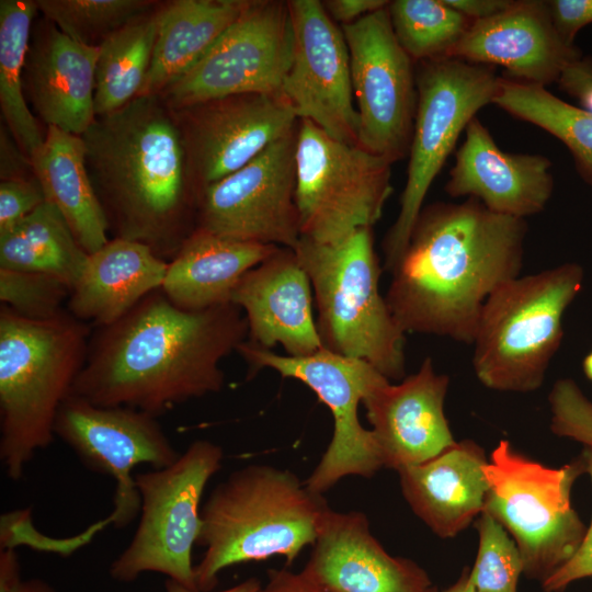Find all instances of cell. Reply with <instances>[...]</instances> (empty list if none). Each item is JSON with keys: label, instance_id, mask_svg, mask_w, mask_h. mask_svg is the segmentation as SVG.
Listing matches in <instances>:
<instances>
[{"label": "cell", "instance_id": "cell-1", "mask_svg": "<svg viewBox=\"0 0 592 592\" xmlns=\"http://www.w3.org/2000/svg\"><path fill=\"white\" fill-rule=\"evenodd\" d=\"M247 339V319L235 304L185 310L159 288L117 321L92 329L70 395L158 418L220 391V362Z\"/></svg>", "mask_w": 592, "mask_h": 592}, {"label": "cell", "instance_id": "cell-2", "mask_svg": "<svg viewBox=\"0 0 592 592\" xmlns=\"http://www.w3.org/2000/svg\"><path fill=\"white\" fill-rule=\"evenodd\" d=\"M526 234L473 197L423 207L385 296L402 331L473 344L485 303L521 272Z\"/></svg>", "mask_w": 592, "mask_h": 592}, {"label": "cell", "instance_id": "cell-3", "mask_svg": "<svg viewBox=\"0 0 592 592\" xmlns=\"http://www.w3.org/2000/svg\"><path fill=\"white\" fill-rule=\"evenodd\" d=\"M81 138L113 238L171 261L196 230L202 198L173 111L159 95L137 96L96 116Z\"/></svg>", "mask_w": 592, "mask_h": 592}, {"label": "cell", "instance_id": "cell-4", "mask_svg": "<svg viewBox=\"0 0 592 592\" xmlns=\"http://www.w3.org/2000/svg\"><path fill=\"white\" fill-rule=\"evenodd\" d=\"M330 508L289 470L252 464L218 483L202 506L197 540L204 555L196 587L209 592L224 569L274 555L291 565L314 545Z\"/></svg>", "mask_w": 592, "mask_h": 592}, {"label": "cell", "instance_id": "cell-5", "mask_svg": "<svg viewBox=\"0 0 592 592\" xmlns=\"http://www.w3.org/2000/svg\"><path fill=\"white\" fill-rule=\"evenodd\" d=\"M92 329L67 309L33 320L0 306V460L11 480H20L36 452L53 442Z\"/></svg>", "mask_w": 592, "mask_h": 592}, {"label": "cell", "instance_id": "cell-6", "mask_svg": "<svg viewBox=\"0 0 592 592\" xmlns=\"http://www.w3.org/2000/svg\"><path fill=\"white\" fill-rule=\"evenodd\" d=\"M294 251L311 284L323 349L363 360L387 379H402L406 333L379 292L372 228L332 244L301 237Z\"/></svg>", "mask_w": 592, "mask_h": 592}, {"label": "cell", "instance_id": "cell-7", "mask_svg": "<svg viewBox=\"0 0 592 592\" xmlns=\"http://www.w3.org/2000/svg\"><path fill=\"white\" fill-rule=\"evenodd\" d=\"M582 283V267L567 262L499 286L483 305L473 343L479 382L498 391L538 389L561 344L565 311Z\"/></svg>", "mask_w": 592, "mask_h": 592}, {"label": "cell", "instance_id": "cell-8", "mask_svg": "<svg viewBox=\"0 0 592 592\" xmlns=\"http://www.w3.org/2000/svg\"><path fill=\"white\" fill-rule=\"evenodd\" d=\"M485 511L510 534L522 557L523 572L542 583L567 562L587 528L571 504V490L585 473L578 459L547 467L502 440L485 466Z\"/></svg>", "mask_w": 592, "mask_h": 592}, {"label": "cell", "instance_id": "cell-9", "mask_svg": "<svg viewBox=\"0 0 592 592\" xmlns=\"http://www.w3.org/2000/svg\"><path fill=\"white\" fill-rule=\"evenodd\" d=\"M419 66L407 181L398 216L383 242L389 272L408 246L432 182L476 113L492 103L500 78L494 67L456 57L420 61Z\"/></svg>", "mask_w": 592, "mask_h": 592}, {"label": "cell", "instance_id": "cell-10", "mask_svg": "<svg viewBox=\"0 0 592 592\" xmlns=\"http://www.w3.org/2000/svg\"><path fill=\"white\" fill-rule=\"evenodd\" d=\"M223 456L219 445L196 440L172 465L135 475L140 517L128 546L110 567L114 580L132 582L144 572H159L198 590L192 550L202 530L201 500Z\"/></svg>", "mask_w": 592, "mask_h": 592}, {"label": "cell", "instance_id": "cell-11", "mask_svg": "<svg viewBox=\"0 0 592 592\" xmlns=\"http://www.w3.org/2000/svg\"><path fill=\"white\" fill-rule=\"evenodd\" d=\"M295 159L301 237L338 243L379 220L392 192L387 159L337 140L307 119L298 121Z\"/></svg>", "mask_w": 592, "mask_h": 592}, {"label": "cell", "instance_id": "cell-12", "mask_svg": "<svg viewBox=\"0 0 592 592\" xmlns=\"http://www.w3.org/2000/svg\"><path fill=\"white\" fill-rule=\"evenodd\" d=\"M237 352L248 364V378L260 369H274L284 378L305 384L329 408L333 434L305 481L310 491L322 494L346 476L372 477L384 467L373 432L358 418V405L375 387L389 380L375 367L326 349L296 357L276 354L246 340Z\"/></svg>", "mask_w": 592, "mask_h": 592}, {"label": "cell", "instance_id": "cell-13", "mask_svg": "<svg viewBox=\"0 0 592 592\" xmlns=\"http://www.w3.org/2000/svg\"><path fill=\"white\" fill-rule=\"evenodd\" d=\"M292 50L287 1L250 0L206 55L159 96L177 111L235 94H281Z\"/></svg>", "mask_w": 592, "mask_h": 592}, {"label": "cell", "instance_id": "cell-14", "mask_svg": "<svg viewBox=\"0 0 592 592\" xmlns=\"http://www.w3.org/2000/svg\"><path fill=\"white\" fill-rule=\"evenodd\" d=\"M341 30L357 103V146L394 163L411 145L418 103L413 60L394 33L388 5Z\"/></svg>", "mask_w": 592, "mask_h": 592}, {"label": "cell", "instance_id": "cell-15", "mask_svg": "<svg viewBox=\"0 0 592 592\" xmlns=\"http://www.w3.org/2000/svg\"><path fill=\"white\" fill-rule=\"evenodd\" d=\"M58 436L93 471L115 481L113 510L104 524L129 525L140 513L141 500L134 468L172 465L180 456L157 417L129 407H102L70 395L55 421Z\"/></svg>", "mask_w": 592, "mask_h": 592}, {"label": "cell", "instance_id": "cell-16", "mask_svg": "<svg viewBox=\"0 0 592 592\" xmlns=\"http://www.w3.org/2000/svg\"><path fill=\"white\" fill-rule=\"evenodd\" d=\"M296 139L297 128L241 169L208 185L201 198L196 229L294 249L301 238L295 196Z\"/></svg>", "mask_w": 592, "mask_h": 592}, {"label": "cell", "instance_id": "cell-17", "mask_svg": "<svg viewBox=\"0 0 592 592\" xmlns=\"http://www.w3.org/2000/svg\"><path fill=\"white\" fill-rule=\"evenodd\" d=\"M173 113L201 195L295 130L299 121L282 94L264 93L213 99Z\"/></svg>", "mask_w": 592, "mask_h": 592}, {"label": "cell", "instance_id": "cell-18", "mask_svg": "<svg viewBox=\"0 0 592 592\" xmlns=\"http://www.w3.org/2000/svg\"><path fill=\"white\" fill-rule=\"evenodd\" d=\"M293 50L281 94L298 119L332 138L357 145L360 119L353 103L350 54L343 32L318 0L287 1Z\"/></svg>", "mask_w": 592, "mask_h": 592}, {"label": "cell", "instance_id": "cell-19", "mask_svg": "<svg viewBox=\"0 0 592 592\" xmlns=\"http://www.w3.org/2000/svg\"><path fill=\"white\" fill-rule=\"evenodd\" d=\"M449 379L426 357L399 384L389 380L363 400L384 467L399 471L424 463L456 441L444 413Z\"/></svg>", "mask_w": 592, "mask_h": 592}, {"label": "cell", "instance_id": "cell-20", "mask_svg": "<svg viewBox=\"0 0 592 592\" xmlns=\"http://www.w3.org/2000/svg\"><path fill=\"white\" fill-rule=\"evenodd\" d=\"M452 57L499 66L504 78L546 87L582 53L558 34L546 1L513 0L500 14L474 22Z\"/></svg>", "mask_w": 592, "mask_h": 592}, {"label": "cell", "instance_id": "cell-21", "mask_svg": "<svg viewBox=\"0 0 592 592\" xmlns=\"http://www.w3.org/2000/svg\"><path fill=\"white\" fill-rule=\"evenodd\" d=\"M300 571L323 592H434L414 561L389 555L361 512L326 513Z\"/></svg>", "mask_w": 592, "mask_h": 592}, {"label": "cell", "instance_id": "cell-22", "mask_svg": "<svg viewBox=\"0 0 592 592\" xmlns=\"http://www.w3.org/2000/svg\"><path fill=\"white\" fill-rule=\"evenodd\" d=\"M231 303L244 312L247 341L267 350L280 344L296 357L323 349L312 315L311 284L294 249L280 247L248 271Z\"/></svg>", "mask_w": 592, "mask_h": 592}, {"label": "cell", "instance_id": "cell-23", "mask_svg": "<svg viewBox=\"0 0 592 592\" xmlns=\"http://www.w3.org/2000/svg\"><path fill=\"white\" fill-rule=\"evenodd\" d=\"M550 168L543 155L501 150L475 116L456 151L445 192L476 198L496 214L525 219L540 213L553 194Z\"/></svg>", "mask_w": 592, "mask_h": 592}, {"label": "cell", "instance_id": "cell-24", "mask_svg": "<svg viewBox=\"0 0 592 592\" xmlns=\"http://www.w3.org/2000/svg\"><path fill=\"white\" fill-rule=\"evenodd\" d=\"M99 47L80 44L45 18L32 30L24 93L46 124L81 136L95 119Z\"/></svg>", "mask_w": 592, "mask_h": 592}, {"label": "cell", "instance_id": "cell-25", "mask_svg": "<svg viewBox=\"0 0 592 592\" xmlns=\"http://www.w3.org/2000/svg\"><path fill=\"white\" fill-rule=\"evenodd\" d=\"M487 463L474 441L455 442L435 457L400 469L402 494L437 536L454 537L485 511Z\"/></svg>", "mask_w": 592, "mask_h": 592}, {"label": "cell", "instance_id": "cell-26", "mask_svg": "<svg viewBox=\"0 0 592 592\" xmlns=\"http://www.w3.org/2000/svg\"><path fill=\"white\" fill-rule=\"evenodd\" d=\"M167 266L143 243L110 239L88 255L66 309L92 328L109 326L161 287Z\"/></svg>", "mask_w": 592, "mask_h": 592}, {"label": "cell", "instance_id": "cell-27", "mask_svg": "<svg viewBox=\"0 0 592 592\" xmlns=\"http://www.w3.org/2000/svg\"><path fill=\"white\" fill-rule=\"evenodd\" d=\"M277 248L196 229L168 262L160 289L173 305L185 310L230 304L242 276Z\"/></svg>", "mask_w": 592, "mask_h": 592}, {"label": "cell", "instance_id": "cell-28", "mask_svg": "<svg viewBox=\"0 0 592 592\" xmlns=\"http://www.w3.org/2000/svg\"><path fill=\"white\" fill-rule=\"evenodd\" d=\"M250 0L161 2L152 60L138 96L160 95L190 71L241 15Z\"/></svg>", "mask_w": 592, "mask_h": 592}, {"label": "cell", "instance_id": "cell-29", "mask_svg": "<svg viewBox=\"0 0 592 592\" xmlns=\"http://www.w3.org/2000/svg\"><path fill=\"white\" fill-rule=\"evenodd\" d=\"M31 161L46 201L61 214L81 247L89 254L103 247L110 229L87 169L81 136L48 126Z\"/></svg>", "mask_w": 592, "mask_h": 592}, {"label": "cell", "instance_id": "cell-30", "mask_svg": "<svg viewBox=\"0 0 592 592\" xmlns=\"http://www.w3.org/2000/svg\"><path fill=\"white\" fill-rule=\"evenodd\" d=\"M88 255L61 214L47 201L0 235V267L50 274L71 288Z\"/></svg>", "mask_w": 592, "mask_h": 592}, {"label": "cell", "instance_id": "cell-31", "mask_svg": "<svg viewBox=\"0 0 592 592\" xmlns=\"http://www.w3.org/2000/svg\"><path fill=\"white\" fill-rule=\"evenodd\" d=\"M160 3L133 19L99 46L95 117L113 113L139 95L152 60Z\"/></svg>", "mask_w": 592, "mask_h": 592}, {"label": "cell", "instance_id": "cell-32", "mask_svg": "<svg viewBox=\"0 0 592 592\" xmlns=\"http://www.w3.org/2000/svg\"><path fill=\"white\" fill-rule=\"evenodd\" d=\"M37 12L33 0L0 1V107L5 126L30 158L45 139L25 98L23 82Z\"/></svg>", "mask_w": 592, "mask_h": 592}, {"label": "cell", "instance_id": "cell-33", "mask_svg": "<svg viewBox=\"0 0 592 592\" xmlns=\"http://www.w3.org/2000/svg\"><path fill=\"white\" fill-rule=\"evenodd\" d=\"M492 103L540 127L571 152L581 178L592 187V112L569 104L546 87L500 77Z\"/></svg>", "mask_w": 592, "mask_h": 592}, {"label": "cell", "instance_id": "cell-34", "mask_svg": "<svg viewBox=\"0 0 592 592\" xmlns=\"http://www.w3.org/2000/svg\"><path fill=\"white\" fill-rule=\"evenodd\" d=\"M394 33L413 61L452 57L474 21L444 0L389 1Z\"/></svg>", "mask_w": 592, "mask_h": 592}, {"label": "cell", "instance_id": "cell-35", "mask_svg": "<svg viewBox=\"0 0 592 592\" xmlns=\"http://www.w3.org/2000/svg\"><path fill=\"white\" fill-rule=\"evenodd\" d=\"M152 0H37L43 16L73 41L99 47L136 16L151 10Z\"/></svg>", "mask_w": 592, "mask_h": 592}, {"label": "cell", "instance_id": "cell-36", "mask_svg": "<svg viewBox=\"0 0 592 592\" xmlns=\"http://www.w3.org/2000/svg\"><path fill=\"white\" fill-rule=\"evenodd\" d=\"M479 544L470 569L475 592H517L523 572L519 548L504 527L482 512L476 523Z\"/></svg>", "mask_w": 592, "mask_h": 592}, {"label": "cell", "instance_id": "cell-37", "mask_svg": "<svg viewBox=\"0 0 592 592\" xmlns=\"http://www.w3.org/2000/svg\"><path fill=\"white\" fill-rule=\"evenodd\" d=\"M71 287L57 276L0 267V301L15 314L48 320L62 314Z\"/></svg>", "mask_w": 592, "mask_h": 592}, {"label": "cell", "instance_id": "cell-38", "mask_svg": "<svg viewBox=\"0 0 592 592\" xmlns=\"http://www.w3.org/2000/svg\"><path fill=\"white\" fill-rule=\"evenodd\" d=\"M550 430L558 436L569 437L592 446V401L571 379L558 380L549 394Z\"/></svg>", "mask_w": 592, "mask_h": 592}, {"label": "cell", "instance_id": "cell-39", "mask_svg": "<svg viewBox=\"0 0 592 592\" xmlns=\"http://www.w3.org/2000/svg\"><path fill=\"white\" fill-rule=\"evenodd\" d=\"M46 201L37 179L0 182V235L9 231Z\"/></svg>", "mask_w": 592, "mask_h": 592}, {"label": "cell", "instance_id": "cell-40", "mask_svg": "<svg viewBox=\"0 0 592 592\" xmlns=\"http://www.w3.org/2000/svg\"><path fill=\"white\" fill-rule=\"evenodd\" d=\"M581 457L585 464V473L592 480V446H584ZM589 577H592V522L572 557L545 580L542 587L546 592H561L572 582Z\"/></svg>", "mask_w": 592, "mask_h": 592}, {"label": "cell", "instance_id": "cell-41", "mask_svg": "<svg viewBox=\"0 0 592 592\" xmlns=\"http://www.w3.org/2000/svg\"><path fill=\"white\" fill-rule=\"evenodd\" d=\"M546 2L555 29L568 44H573L578 32L592 23V0H549Z\"/></svg>", "mask_w": 592, "mask_h": 592}, {"label": "cell", "instance_id": "cell-42", "mask_svg": "<svg viewBox=\"0 0 592 592\" xmlns=\"http://www.w3.org/2000/svg\"><path fill=\"white\" fill-rule=\"evenodd\" d=\"M31 158L22 150L7 126L0 128L1 181L34 178Z\"/></svg>", "mask_w": 592, "mask_h": 592}, {"label": "cell", "instance_id": "cell-43", "mask_svg": "<svg viewBox=\"0 0 592 592\" xmlns=\"http://www.w3.org/2000/svg\"><path fill=\"white\" fill-rule=\"evenodd\" d=\"M559 88L577 99L584 110L592 112V58L582 56L562 71Z\"/></svg>", "mask_w": 592, "mask_h": 592}, {"label": "cell", "instance_id": "cell-44", "mask_svg": "<svg viewBox=\"0 0 592 592\" xmlns=\"http://www.w3.org/2000/svg\"><path fill=\"white\" fill-rule=\"evenodd\" d=\"M0 592H56L45 580L22 579L20 565L13 548L0 551Z\"/></svg>", "mask_w": 592, "mask_h": 592}, {"label": "cell", "instance_id": "cell-45", "mask_svg": "<svg viewBox=\"0 0 592 592\" xmlns=\"http://www.w3.org/2000/svg\"><path fill=\"white\" fill-rule=\"evenodd\" d=\"M323 7L329 16L341 26L354 23L369 13L388 5L385 0H327Z\"/></svg>", "mask_w": 592, "mask_h": 592}, {"label": "cell", "instance_id": "cell-46", "mask_svg": "<svg viewBox=\"0 0 592 592\" xmlns=\"http://www.w3.org/2000/svg\"><path fill=\"white\" fill-rule=\"evenodd\" d=\"M267 576V584L259 592H323L301 572L294 573L285 569L270 570Z\"/></svg>", "mask_w": 592, "mask_h": 592}, {"label": "cell", "instance_id": "cell-47", "mask_svg": "<svg viewBox=\"0 0 592 592\" xmlns=\"http://www.w3.org/2000/svg\"><path fill=\"white\" fill-rule=\"evenodd\" d=\"M449 7L474 22L496 16L506 10L513 0H444Z\"/></svg>", "mask_w": 592, "mask_h": 592}, {"label": "cell", "instance_id": "cell-48", "mask_svg": "<svg viewBox=\"0 0 592 592\" xmlns=\"http://www.w3.org/2000/svg\"><path fill=\"white\" fill-rule=\"evenodd\" d=\"M260 589H261V582L257 578H249L235 587H231L226 590L217 591V592H259ZM166 592H203V591L190 589L172 579H167Z\"/></svg>", "mask_w": 592, "mask_h": 592}, {"label": "cell", "instance_id": "cell-49", "mask_svg": "<svg viewBox=\"0 0 592 592\" xmlns=\"http://www.w3.org/2000/svg\"><path fill=\"white\" fill-rule=\"evenodd\" d=\"M434 592H439L435 590ZM442 592H475L470 569L465 568L458 580Z\"/></svg>", "mask_w": 592, "mask_h": 592}, {"label": "cell", "instance_id": "cell-50", "mask_svg": "<svg viewBox=\"0 0 592 592\" xmlns=\"http://www.w3.org/2000/svg\"><path fill=\"white\" fill-rule=\"evenodd\" d=\"M582 367L585 376L592 380V350L585 355Z\"/></svg>", "mask_w": 592, "mask_h": 592}]
</instances>
